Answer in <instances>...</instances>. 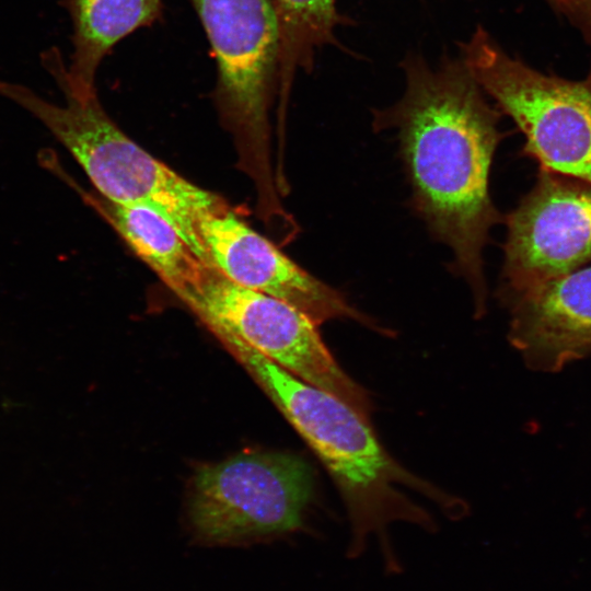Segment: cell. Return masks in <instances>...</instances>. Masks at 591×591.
I'll list each match as a JSON object with an SVG mask.
<instances>
[{"instance_id": "1", "label": "cell", "mask_w": 591, "mask_h": 591, "mask_svg": "<svg viewBox=\"0 0 591 591\" xmlns=\"http://www.w3.org/2000/svg\"><path fill=\"white\" fill-rule=\"evenodd\" d=\"M401 67L404 94L374 111L373 126L395 130L413 209L451 250V270L470 286L480 316L487 300L483 252L490 229L503 219L489 194L493 158L505 137L502 113L461 57L444 56L431 68L410 53Z\"/></svg>"}, {"instance_id": "2", "label": "cell", "mask_w": 591, "mask_h": 591, "mask_svg": "<svg viewBox=\"0 0 591 591\" xmlns=\"http://www.w3.org/2000/svg\"><path fill=\"white\" fill-rule=\"evenodd\" d=\"M215 335L259 382L334 478L351 523L348 556H359L368 537L375 534L386 568L398 571L386 526L395 521L434 526L430 515L406 497L404 488H420L451 509L449 500L398 465L380 444L367 416L355 407L301 380L234 336Z\"/></svg>"}, {"instance_id": "3", "label": "cell", "mask_w": 591, "mask_h": 591, "mask_svg": "<svg viewBox=\"0 0 591 591\" xmlns=\"http://www.w3.org/2000/svg\"><path fill=\"white\" fill-rule=\"evenodd\" d=\"M58 88L65 97L63 105L8 81H0V95L32 114L50 131L83 169L100 196L157 212L208 263L198 222L227 201L187 181L136 143L107 114L96 92L77 95L66 86Z\"/></svg>"}, {"instance_id": "4", "label": "cell", "mask_w": 591, "mask_h": 591, "mask_svg": "<svg viewBox=\"0 0 591 591\" xmlns=\"http://www.w3.org/2000/svg\"><path fill=\"white\" fill-rule=\"evenodd\" d=\"M216 63L215 104L260 205L280 198L269 112L278 93L279 33L273 0H188Z\"/></svg>"}, {"instance_id": "5", "label": "cell", "mask_w": 591, "mask_h": 591, "mask_svg": "<svg viewBox=\"0 0 591 591\" xmlns=\"http://www.w3.org/2000/svg\"><path fill=\"white\" fill-rule=\"evenodd\" d=\"M484 92L522 131L540 170L591 185V80L545 74L508 55L482 26L460 45Z\"/></svg>"}, {"instance_id": "6", "label": "cell", "mask_w": 591, "mask_h": 591, "mask_svg": "<svg viewBox=\"0 0 591 591\" xmlns=\"http://www.w3.org/2000/svg\"><path fill=\"white\" fill-rule=\"evenodd\" d=\"M313 478L308 463L283 452H245L195 474L189 502L194 537L206 545H245L304 528Z\"/></svg>"}, {"instance_id": "7", "label": "cell", "mask_w": 591, "mask_h": 591, "mask_svg": "<svg viewBox=\"0 0 591 591\" xmlns=\"http://www.w3.org/2000/svg\"><path fill=\"white\" fill-rule=\"evenodd\" d=\"M215 333L242 340L281 368L345 401L367 416L364 391L338 366L317 326L298 308L240 286L206 264L178 298Z\"/></svg>"}, {"instance_id": "8", "label": "cell", "mask_w": 591, "mask_h": 591, "mask_svg": "<svg viewBox=\"0 0 591 591\" xmlns=\"http://www.w3.org/2000/svg\"><path fill=\"white\" fill-rule=\"evenodd\" d=\"M501 302L591 264V185L540 170L505 218Z\"/></svg>"}, {"instance_id": "9", "label": "cell", "mask_w": 591, "mask_h": 591, "mask_svg": "<svg viewBox=\"0 0 591 591\" xmlns=\"http://www.w3.org/2000/svg\"><path fill=\"white\" fill-rule=\"evenodd\" d=\"M198 234L208 263L231 281L298 308L316 325L333 318L368 322L338 290L301 268L228 204L201 217Z\"/></svg>"}, {"instance_id": "10", "label": "cell", "mask_w": 591, "mask_h": 591, "mask_svg": "<svg viewBox=\"0 0 591 591\" xmlns=\"http://www.w3.org/2000/svg\"><path fill=\"white\" fill-rule=\"evenodd\" d=\"M502 304L510 313L509 341L530 369L557 372L591 355V264Z\"/></svg>"}, {"instance_id": "11", "label": "cell", "mask_w": 591, "mask_h": 591, "mask_svg": "<svg viewBox=\"0 0 591 591\" xmlns=\"http://www.w3.org/2000/svg\"><path fill=\"white\" fill-rule=\"evenodd\" d=\"M60 4L72 24L69 63L57 47L44 51L40 59L57 85L78 95L96 92L97 70L114 46L161 21L164 12L163 0H60Z\"/></svg>"}, {"instance_id": "12", "label": "cell", "mask_w": 591, "mask_h": 591, "mask_svg": "<svg viewBox=\"0 0 591 591\" xmlns=\"http://www.w3.org/2000/svg\"><path fill=\"white\" fill-rule=\"evenodd\" d=\"M91 200L134 253L177 298L200 279L207 263L163 217L148 208L115 204L102 196Z\"/></svg>"}, {"instance_id": "13", "label": "cell", "mask_w": 591, "mask_h": 591, "mask_svg": "<svg viewBox=\"0 0 591 591\" xmlns=\"http://www.w3.org/2000/svg\"><path fill=\"white\" fill-rule=\"evenodd\" d=\"M279 33V116L285 119L289 93L298 70L311 72L316 53L325 45L339 46L335 27L347 24L336 0H273Z\"/></svg>"}, {"instance_id": "14", "label": "cell", "mask_w": 591, "mask_h": 591, "mask_svg": "<svg viewBox=\"0 0 591 591\" xmlns=\"http://www.w3.org/2000/svg\"><path fill=\"white\" fill-rule=\"evenodd\" d=\"M558 13L580 30L591 49V0H566ZM587 78L591 80V60Z\"/></svg>"}, {"instance_id": "15", "label": "cell", "mask_w": 591, "mask_h": 591, "mask_svg": "<svg viewBox=\"0 0 591 591\" xmlns=\"http://www.w3.org/2000/svg\"><path fill=\"white\" fill-rule=\"evenodd\" d=\"M549 5L556 11V12H559L561 5L564 4V2L566 0H546Z\"/></svg>"}]
</instances>
